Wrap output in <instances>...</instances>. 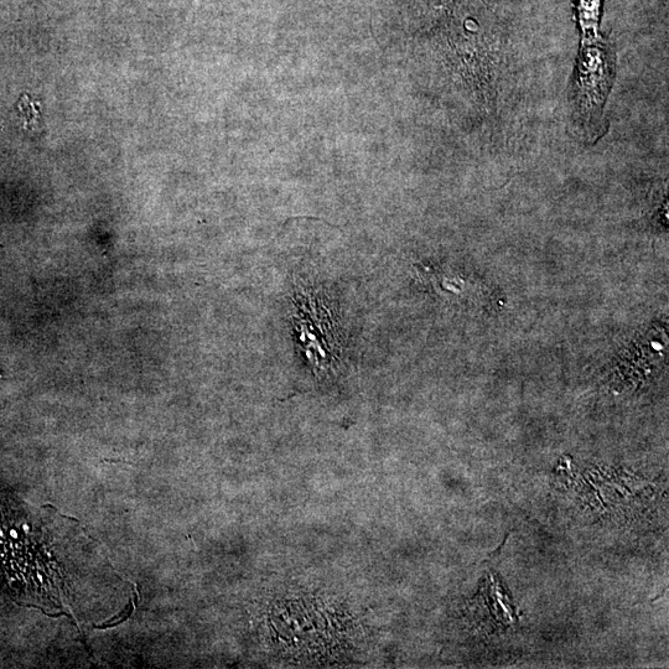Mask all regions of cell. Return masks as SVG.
<instances>
[{
  "label": "cell",
  "mask_w": 669,
  "mask_h": 669,
  "mask_svg": "<svg viewBox=\"0 0 669 669\" xmlns=\"http://www.w3.org/2000/svg\"><path fill=\"white\" fill-rule=\"evenodd\" d=\"M0 497V564L18 596L46 613L75 614L64 544L79 525L56 511L53 515Z\"/></svg>",
  "instance_id": "obj_1"
}]
</instances>
